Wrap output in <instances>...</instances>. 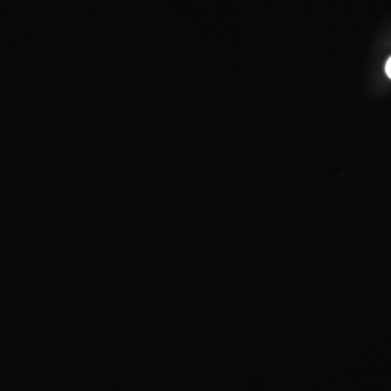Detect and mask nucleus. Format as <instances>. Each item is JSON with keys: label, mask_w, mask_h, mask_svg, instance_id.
<instances>
[{"label": "nucleus", "mask_w": 391, "mask_h": 391, "mask_svg": "<svg viewBox=\"0 0 391 391\" xmlns=\"http://www.w3.org/2000/svg\"><path fill=\"white\" fill-rule=\"evenodd\" d=\"M386 73L389 78H391V57L389 58L386 63Z\"/></svg>", "instance_id": "f257e3e1"}]
</instances>
